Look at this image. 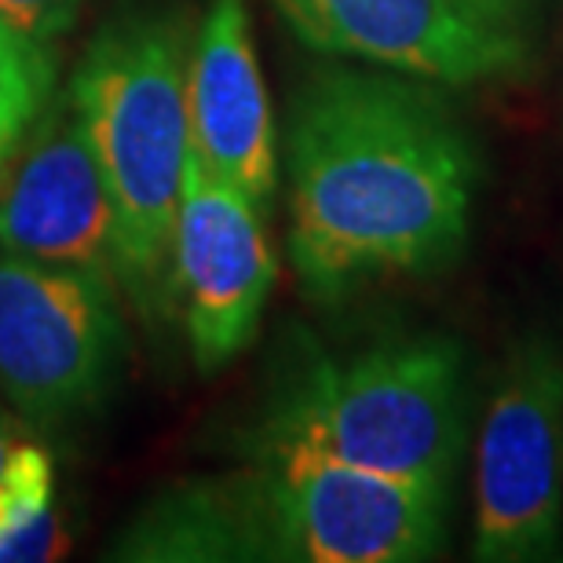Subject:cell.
Listing matches in <instances>:
<instances>
[{
    "label": "cell",
    "mask_w": 563,
    "mask_h": 563,
    "mask_svg": "<svg viewBox=\"0 0 563 563\" xmlns=\"http://www.w3.org/2000/svg\"><path fill=\"white\" fill-rule=\"evenodd\" d=\"M289 110V256L314 303L457 261L479 162L432 81L330 63Z\"/></svg>",
    "instance_id": "6da1fadb"
},
{
    "label": "cell",
    "mask_w": 563,
    "mask_h": 563,
    "mask_svg": "<svg viewBox=\"0 0 563 563\" xmlns=\"http://www.w3.org/2000/svg\"><path fill=\"white\" fill-rule=\"evenodd\" d=\"M190 41L195 26L184 4L121 8L66 81L114 206L118 286L151 322L176 308L173 239L190 157Z\"/></svg>",
    "instance_id": "7a4b0ae2"
},
{
    "label": "cell",
    "mask_w": 563,
    "mask_h": 563,
    "mask_svg": "<svg viewBox=\"0 0 563 563\" xmlns=\"http://www.w3.org/2000/svg\"><path fill=\"white\" fill-rule=\"evenodd\" d=\"M465 363L446 336H402L292 366L242 432L245 457L319 454L396 476L454 479Z\"/></svg>",
    "instance_id": "3957f363"
},
{
    "label": "cell",
    "mask_w": 563,
    "mask_h": 563,
    "mask_svg": "<svg viewBox=\"0 0 563 563\" xmlns=\"http://www.w3.org/2000/svg\"><path fill=\"white\" fill-rule=\"evenodd\" d=\"M114 278L0 250V396L22 421L63 428L114 396L129 336Z\"/></svg>",
    "instance_id": "277c9868"
},
{
    "label": "cell",
    "mask_w": 563,
    "mask_h": 563,
    "mask_svg": "<svg viewBox=\"0 0 563 563\" xmlns=\"http://www.w3.org/2000/svg\"><path fill=\"white\" fill-rule=\"evenodd\" d=\"M272 560L413 563L443 545L450 483L319 454L250 461Z\"/></svg>",
    "instance_id": "5b68a950"
},
{
    "label": "cell",
    "mask_w": 563,
    "mask_h": 563,
    "mask_svg": "<svg viewBox=\"0 0 563 563\" xmlns=\"http://www.w3.org/2000/svg\"><path fill=\"white\" fill-rule=\"evenodd\" d=\"M563 534V347L527 336L505 358L476 443V538L483 563L542 560Z\"/></svg>",
    "instance_id": "8992f818"
},
{
    "label": "cell",
    "mask_w": 563,
    "mask_h": 563,
    "mask_svg": "<svg viewBox=\"0 0 563 563\" xmlns=\"http://www.w3.org/2000/svg\"><path fill=\"white\" fill-rule=\"evenodd\" d=\"M308 48L432 85H483L527 66L523 30L479 0H275Z\"/></svg>",
    "instance_id": "52a82bcc"
},
{
    "label": "cell",
    "mask_w": 563,
    "mask_h": 563,
    "mask_svg": "<svg viewBox=\"0 0 563 563\" xmlns=\"http://www.w3.org/2000/svg\"><path fill=\"white\" fill-rule=\"evenodd\" d=\"M264 217L239 187L190 151L176 212V303L198 374H220L253 344L275 286Z\"/></svg>",
    "instance_id": "ba28073f"
},
{
    "label": "cell",
    "mask_w": 563,
    "mask_h": 563,
    "mask_svg": "<svg viewBox=\"0 0 563 563\" xmlns=\"http://www.w3.org/2000/svg\"><path fill=\"white\" fill-rule=\"evenodd\" d=\"M0 250L118 282L114 206L70 85L44 107L0 187Z\"/></svg>",
    "instance_id": "9c48e42d"
},
{
    "label": "cell",
    "mask_w": 563,
    "mask_h": 563,
    "mask_svg": "<svg viewBox=\"0 0 563 563\" xmlns=\"http://www.w3.org/2000/svg\"><path fill=\"white\" fill-rule=\"evenodd\" d=\"M190 151L261 212L278 190V132L256 63L250 0H209L187 66Z\"/></svg>",
    "instance_id": "30bf717a"
},
{
    "label": "cell",
    "mask_w": 563,
    "mask_h": 563,
    "mask_svg": "<svg viewBox=\"0 0 563 563\" xmlns=\"http://www.w3.org/2000/svg\"><path fill=\"white\" fill-rule=\"evenodd\" d=\"M118 560H272L253 472L179 483L125 527Z\"/></svg>",
    "instance_id": "8fae6325"
},
{
    "label": "cell",
    "mask_w": 563,
    "mask_h": 563,
    "mask_svg": "<svg viewBox=\"0 0 563 563\" xmlns=\"http://www.w3.org/2000/svg\"><path fill=\"white\" fill-rule=\"evenodd\" d=\"M59 92V66L52 44H41L0 19V173Z\"/></svg>",
    "instance_id": "7c38bea8"
},
{
    "label": "cell",
    "mask_w": 563,
    "mask_h": 563,
    "mask_svg": "<svg viewBox=\"0 0 563 563\" xmlns=\"http://www.w3.org/2000/svg\"><path fill=\"white\" fill-rule=\"evenodd\" d=\"M55 490L52 461L37 443H19L8 432V418L0 413V520L33 498H48Z\"/></svg>",
    "instance_id": "4fadbf2b"
},
{
    "label": "cell",
    "mask_w": 563,
    "mask_h": 563,
    "mask_svg": "<svg viewBox=\"0 0 563 563\" xmlns=\"http://www.w3.org/2000/svg\"><path fill=\"white\" fill-rule=\"evenodd\" d=\"M88 0H0V19L41 44L63 41L77 26Z\"/></svg>",
    "instance_id": "5bb4252c"
},
{
    "label": "cell",
    "mask_w": 563,
    "mask_h": 563,
    "mask_svg": "<svg viewBox=\"0 0 563 563\" xmlns=\"http://www.w3.org/2000/svg\"><path fill=\"white\" fill-rule=\"evenodd\" d=\"M59 538V516L55 509H44L30 520H19L11 527H0V563L11 560H52L63 553Z\"/></svg>",
    "instance_id": "9a60e30c"
},
{
    "label": "cell",
    "mask_w": 563,
    "mask_h": 563,
    "mask_svg": "<svg viewBox=\"0 0 563 563\" xmlns=\"http://www.w3.org/2000/svg\"><path fill=\"white\" fill-rule=\"evenodd\" d=\"M479 4L487 8L494 19L509 22V26L527 33V26H531V19L538 15V8H542L545 0H479Z\"/></svg>",
    "instance_id": "2e32d148"
}]
</instances>
